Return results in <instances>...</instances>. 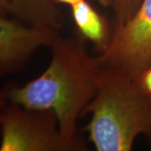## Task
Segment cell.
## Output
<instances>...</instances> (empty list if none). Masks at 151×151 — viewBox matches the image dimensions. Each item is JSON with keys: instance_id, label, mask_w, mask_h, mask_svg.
I'll use <instances>...</instances> for the list:
<instances>
[{"instance_id": "obj_1", "label": "cell", "mask_w": 151, "mask_h": 151, "mask_svg": "<svg viewBox=\"0 0 151 151\" xmlns=\"http://www.w3.org/2000/svg\"><path fill=\"white\" fill-rule=\"evenodd\" d=\"M50 49L52 56L47 69L24 86H9L4 96L9 103L52 110L62 135L86 150L76 124L96 95L102 67L81 40L59 36Z\"/></svg>"}, {"instance_id": "obj_2", "label": "cell", "mask_w": 151, "mask_h": 151, "mask_svg": "<svg viewBox=\"0 0 151 151\" xmlns=\"http://www.w3.org/2000/svg\"><path fill=\"white\" fill-rule=\"evenodd\" d=\"M92 113L86 127L97 151H129L139 135L151 146V94L137 80L102 69L97 92L83 115Z\"/></svg>"}, {"instance_id": "obj_3", "label": "cell", "mask_w": 151, "mask_h": 151, "mask_svg": "<svg viewBox=\"0 0 151 151\" xmlns=\"http://www.w3.org/2000/svg\"><path fill=\"white\" fill-rule=\"evenodd\" d=\"M0 151H83L65 138L52 110L5 104L0 115Z\"/></svg>"}, {"instance_id": "obj_4", "label": "cell", "mask_w": 151, "mask_h": 151, "mask_svg": "<svg viewBox=\"0 0 151 151\" xmlns=\"http://www.w3.org/2000/svg\"><path fill=\"white\" fill-rule=\"evenodd\" d=\"M97 59L102 69L134 80L151 65V0H143L134 15L114 29Z\"/></svg>"}, {"instance_id": "obj_5", "label": "cell", "mask_w": 151, "mask_h": 151, "mask_svg": "<svg viewBox=\"0 0 151 151\" xmlns=\"http://www.w3.org/2000/svg\"><path fill=\"white\" fill-rule=\"evenodd\" d=\"M59 30L30 25L2 14L0 18V72L10 75L22 70L41 46L50 47Z\"/></svg>"}, {"instance_id": "obj_6", "label": "cell", "mask_w": 151, "mask_h": 151, "mask_svg": "<svg viewBox=\"0 0 151 151\" xmlns=\"http://www.w3.org/2000/svg\"><path fill=\"white\" fill-rule=\"evenodd\" d=\"M2 14L38 27L59 30L63 17L52 0H0Z\"/></svg>"}, {"instance_id": "obj_7", "label": "cell", "mask_w": 151, "mask_h": 151, "mask_svg": "<svg viewBox=\"0 0 151 151\" xmlns=\"http://www.w3.org/2000/svg\"><path fill=\"white\" fill-rule=\"evenodd\" d=\"M70 7L74 22L81 35L103 50L111 38L106 19L86 0Z\"/></svg>"}, {"instance_id": "obj_8", "label": "cell", "mask_w": 151, "mask_h": 151, "mask_svg": "<svg viewBox=\"0 0 151 151\" xmlns=\"http://www.w3.org/2000/svg\"><path fill=\"white\" fill-rule=\"evenodd\" d=\"M143 0H113L115 28L124 25L134 15Z\"/></svg>"}, {"instance_id": "obj_9", "label": "cell", "mask_w": 151, "mask_h": 151, "mask_svg": "<svg viewBox=\"0 0 151 151\" xmlns=\"http://www.w3.org/2000/svg\"><path fill=\"white\" fill-rule=\"evenodd\" d=\"M137 81L145 92L151 94V65L139 76Z\"/></svg>"}, {"instance_id": "obj_10", "label": "cell", "mask_w": 151, "mask_h": 151, "mask_svg": "<svg viewBox=\"0 0 151 151\" xmlns=\"http://www.w3.org/2000/svg\"><path fill=\"white\" fill-rule=\"evenodd\" d=\"M55 2H58V3H61V4H68V5L72 6L74 5L75 4L80 2L81 0H54Z\"/></svg>"}, {"instance_id": "obj_11", "label": "cell", "mask_w": 151, "mask_h": 151, "mask_svg": "<svg viewBox=\"0 0 151 151\" xmlns=\"http://www.w3.org/2000/svg\"><path fill=\"white\" fill-rule=\"evenodd\" d=\"M98 2L100 3L101 5H103V7L108 8L109 6H112L113 4V0H98Z\"/></svg>"}]
</instances>
